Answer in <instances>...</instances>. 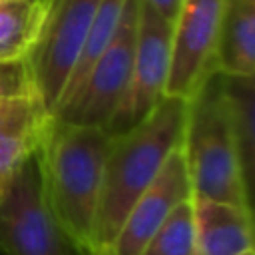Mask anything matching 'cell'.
I'll use <instances>...</instances> for the list:
<instances>
[{
  "instance_id": "6da1fadb",
  "label": "cell",
  "mask_w": 255,
  "mask_h": 255,
  "mask_svg": "<svg viewBox=\"0 0 255 255\" xmlns=\"http://www.w3.org/2000/svg\"><path fill=\"white\" fill-rule=\"evenodd\" d=\"M187 100L163 96L133 128L114 135L94 225L92 255H104L133 201L151 185L167 157L181 147Z\"/></svg>"
},
{
  "instance_id": "7a4b0ae2",
  "label": "cell",
  "mask_w": 255,
  "mask_h": 255,
  "mask_svg": "<svg viewBox=\"0 0 255 255\" xmlns=\"http://www.w3.org/2000/svg\"><path fill=\"white\" fill-rule=\"evenodd\" d=\"M114 135L104 128L50 120L36 151L44 195L72 239L92 253L104 167Z\"/></svg>"
},
{
  "instance_id": "3957f363",
  "label": "cell",
  "mask_w": 255,
  "mask_h": 255,
  "mask_svg": "<svg viewBox=\"0 0 255 255\" xmlns=\"http://www.w3.org/2000/svg\"><path fill=\"white\" fill-rule=\"evenodd\" d=\"M181 151L193 197L253 209L229 128L219 72H211L187 100Z\"/></svg>"
},
{
  "instance_id": "277c9868",
  "label": "cell",
  "mask_w": 255,
  "mask_h": 255,
  "mask_svg": "<svg viewBox=\"0 0 255 255\" xmlns=\"http://www.w3.org/2000/svg\"><path fill=\"white\" fill-rule=\"evenodd\" d=\"M2 255H86L54 215L42 187L36 155L0 197Z\"/></svg>"
},
{
  "instance_id": "5b68a950",
  "label": "cell",
  "mask_w": 255,
  "mask_h": 255,
  "mask_svg": "<svg viewBox=\"0 0 255 255\" xmlns=\"http://www.w3.org/2000/svg\"><path fill=\"white\" fill-rule=\"evenodd\" d=\"M100 0H48L38 40L26 58L34 92L54 116L90 32Z\"/></svg>"
},
{
  "instance_id": "8992f818",
  "label": "cell",
  "mask_w": 255,
  "mask_h": 255,
  "mask_svg": "<svg viewBox=\"0 0 255 255\" xmlns=\"http://www.w3.org/2000/svg\"><path fill=\"white\" fill-rule=\"evenodd\" d=\"M137 14L139 0H126L112 42L98 58L74 98L56 110L52 116L54 120L108 129L128 94L135 50Z\"/></svg>"
},
{
  "instance_id": "52a82bcc",
  "label": "cell",
  "mask_w": 255,
  "mask_h": 255,
  "mask_svg": "<svg viewBox=\"0 0 255 255\" xmlns=\"http://www.w3.org/2000/svg\"><path fill=\"white\" fill-rule=\"evenodd\" d=\"M169 56H171V22L139 2L129 86L122 108L108 126V131L112 135L124 133L126 129L133 128L165 96V84L169 76Z\"/></svg>"
},
{
  "instance_id": "ba28073f",
  "label": "cell",
  "mask_w": 255,
  "mask_h": 255,
  "mask_svg": "<svg viewBox=\"0 0 255 255\" xmlns=\"http://www.w3.org/2000/svg\"><path fill=\"white\" fill-rule=\"evenodd\" d=\"M223 0H181L171 24V56L165 96L189 100L213 72Z\"/></svg>"
},
{
  "instance_id": "9c48e42d",
  "label": "cell",
  "mask_w": 255,
  "mask_h": 255,
  "mask_svg": "<svg viewBox=\"0 0 255 255\" xmlns=\"http://www.w3.org/2000/svg\"><path fill=\"white\" fill-rule=\"evenodd\" d=\"M189 197L193 195L185 157L181 147H177L151 185L133 201L104 255H139L169 213Z\"/></svg>"
},
{
  "instance_id": "30bf717a",
  "label": "cell",
  "mask_w": 255,
  "mask_h": 255,
  "mask_svg": "<svg viewBox=\"0 0 255 255\" xmlns=\"http://www.w3.org/2000/svg\"><path fill=\"white\" fill-rule=\"evenodd\" d=\"M52 114L36 92H26L0 102V197L20 167L36 155Z\"/></svg>"
},
{
  "instance_id": "8fae6325",
  "label": "cell",
  "mask_w": 255,
  "mask_h": 255,
  "mask_svg": "<svg viewBox=\"0 0 255 255\" xmlns=\"http://www.w3.org/2000/svg\"><path fill=\"white\" fill-rule=\"evenodd\" d=\"M197 255L253 251V209L229 201L193 197Z\"/></svg>"
},
{
  "instance_id": "7c38bea8",
  "label": "cell",
  "mask_w": 255,
  "mask_h": 255,
  "mask_svg": "<svg viewBox=\"0 0 255 255\" xmlns=\"http://www.w3.org/2000/svg\"><path fill=\"white\" fill-rule=\"evenodd\" d=\"M213 72L255 76V0H223Z\"/></svg>"
},
{
  "instance_id": "4fadbf2b",
  "label": "cell",
  "mask_w": 255,
  "mask_h": 255,
  "mask_svg": "<svg viewBox=\"0 0 255 255\" xmlns=\"http://www.w3.org/2000/svg\"><path fill=\"white\" fill-rule=\"evenodd\" d=\"M223 76V74H221ZM223 96L229 128L239 157L247 193L253 201L255 185V78L223 76Z\"/></svg>"
},
{
  "instance_id": "5bb4252c",
  "label": "cell",
  "mask_w": 255,
  "mask_h": 255,
  "mask_svg": "<svg viewBox=\"0 0 255 255\" xmlns=\"http://www.w3.org/2000/svg\"><path fill=\"white\" fill-rule=\"evenodd\" d=\"M48 0H0V62L26 60L38 40Z\"/></svg>"
},
{
  "instance_id": "9a60e30c",
  "label": "cell",
  "mask_w": 255,
  "mask_h": 255,
  "mask_svg": "<svg viewBox=\"0 0 255 255\" xmlns=\"http://www.w3.org/2000/svg\"><path fill=\"white\" fill-rule=\"evenodd\" d=\"M139 255H197L193 197L181 201Z\"/></svg>"
},
{
  "instance_id": "2e32d148",
  "label": "cell",
  "mask_w": 255,
  "mask_h": 255,
  "mask_svg": "<svg viewBox=\"0 0 255 255\" xmlns=\"http://www.w3.org/2000/svg\"><path fill=\"white\" fill-rule=\"evenodd\" d=\"M26 92H34L28 62H0V102Z\"/></svg>"
},
{
  "instance_id": "e0dca14e",
  "label": "cell",
  "mask_w": 255,
  "mask_h": 255,
  "mask_svg": "<svg viewBox=\"0 0 255 255\" xmlns=\"http://www.w3.org/2000/svg\"><path fill=\"white\" fill-rule=\"evenodd\" d=\"M139 2L145 4L147 8H151L161 18L169 20L171 24H173V20L179 12V6H181V0H139Z\"/></svg>"
},
{
  "instance_id": "ac0fdd59",
  "label": "cell",
  "mask_w": 255,
  "mask_h": 255,
  "mask_svg": "<svg viewBox=\"0 0 255 255\" xmlns=\"http://www.w3.org/2000/svg\"><path fill=\"white\" fill-rule=\"evenodd\" d=\"M243 255H253V251H247V253H243Z\"/></svg>"
},
{
  "instance_id": "d6986e66",
  "label": "cell",
  "mask_w": 255,
  "mask_h": 255,
  "mask_svg": "<svg viewBox=\"0 0 255 255\" xmlns=\"http://www.w3.org/2000/svg\"><path fill=\"white\" fill-rule=\"evenodd\" d=\"M86 255H92V253H86Z\"/></svg>"
}]
</instances>
